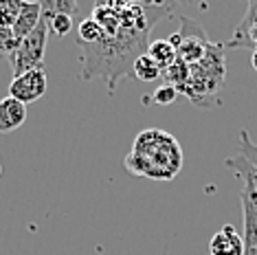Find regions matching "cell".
<instances>
[{"mask_svg":"<svg viewBox=\"0 0 257 255\" xmlns=\"http://www.w3.org/2000/svg\"><path fill=\"white\" fill-rule=\"evenodd\" d=\"M121 29L103 36L97 44H77L79 79H106L110 92L116 82L132 73L134 62L148 53V36L163 18L174 11L169 3H116Z\"/></svg>","mask_w":257,"mask_h":255,"instance_id":"cell-1","label":"cell"},{"mask_svg":"<svg viewBox=\"0 0 257 255\" xmlns=\"http://www.w3.org/2000/svg\"><path fill=\"white\" fill-rule=\"evenodd\" d=\"M183 167V150L176 137L161 128L143 130L134 139L130 154L125 156V170L134 176L152 181H172Z\"/></svg>","mask_w":257,"mask_h":255,"instance_id":"cell-2","label":"cell"},{"mask_svg":"<svg viewBox=\"0 0 257 255\" xmlns=\"http://www.w3.org/2000/svg\"><path fill=\"white\" fill-rule=\"evenodd\" d=\"M226 77V62H224V44H211L207 55L198 64L189 66V79L178 95H185L198 108H213L220 106L218 90L224 86Z\"/></svg>","mask_w":257,"mask_h":255,"instance_id":"cell-3","label":"cell"},{"mask_svg":"<svg viewBox=\"0 0 257 255\" xmlns=\"http://www.w3.org/2000/svg\"><path fill=\"white\" fill-rule=\"evenodd\" d=\"M49 33H51L49 22H46V18H42L40 25L33 29V33H29L25 40H20L18 49L9 57L14 77H20V75L33 71V68H44V53H46Z\"/></svg>","mask_w":257,"mask_h":255,"instance_id":"cell-4","label":"cell"},{"mask_svg":"<svg viewBox=\"0 0 257 255\" xmlns=\"http://www.w3.org/2000/svg\"><path fill=\"white\" fill-rule=\"evenodd\" d=\"M169 42L176 46L178 60H183L187 66H194L207 55L209 46L213 42L204 33V29L191 18H180V29L169 38Z\"/></svg>","mask_w":257,"mask_h":255,"instance_id":"cell-5","label":"cell"},{"mask_svg":"<svg viewBox=\"0 0 257 255\" xmlns=\"http://www.w3.org/2000/svg\"><path fill=\"white\" fill-rule=\"evenodd\" d=\"M239 205L244 213V255H257V191L248 181H242L239 189Z\"/></svg>","mask_w":257,"mask_h":255,"instance_id":"cell-6","label":"cell"},{"mask_svg":"<svg viewBox=\"0 0 257 255\" xmlns=\"http://www.w3.org/2000/svg\"><path fill=\"white\" fill-rule=\"evenodd\" d=\"M44 92H46V71L44 68H33V71L20 75V77H14L9 84V97H14L16 101L25 103V106L38 101Z\"/></svg>","mask_w":257,"mask_h":255,"instance_id":"cell-7","label":"cell"},{"mask_svg":"<svg viewBox=\"0 0 257 255\" xmlns=\"http://www.w3.org/2000/svg\"><path fill=\"white\" fill-rule=\"evenodd\" d=\"M209 255H244V242L233 224H224L209 242Z\"/></svg>","mask_w":257,"mask_h":255,"instance_id":"cell-8","label":"cell"},{"mask_svg":"<svg viewBox=\"0 0 257 255\" xmlns=\"http://www.w3.org/2000/svg\"><path fill=\"white\" fill-rule=\"evenodd\" d=\"M27 121V106L14 97L0 99V132H14Z\"/></svg>","mask_w":257,"mask_h":255,"instance_id":"cell-9","label":"cell"},{"mask_svg":"<svg viewBox=\"0 0 257 255\" xmlns=\"http://www.w3.org/2000/svg\"><path fill=\"white\" fill-rule=\"evenodd\" d=\"M40 20H42V5L40 3H25L18 20H16L14 27H11V31H14V36L18 40H25L29 33H33V29L40 25Z\"/></svg>","mask_w":257,"mask_h":255,"instance_id":"cell-10","label":"cell"},{"mask_svg":"<svg viewBox=\"0 0 257 255\" xmlns=\"http://www.w3.org/2000/svg\"><path fill=\"white\" fill-rule=\"evenodd\" d=\"M148 55L152 57V62H154L156 66L161 68V71L169 68L174 62L178 60V55H176V46L169 42V40H154V42H150V46H148Z\"/></svg>","mask_w":257,"mask_h":255,"instance_id":"cell-11","label":"cell"},{"mask_svg":"<svg viewBox=\"0 0 257 255\" xmlns=\"http://www.w3.org/2000/svg\"><path fill=\"white\" fill-rule=\"evenodd\" d=\"M224 165L237 174L239 181H248L250 185H253V189L257 191V167L250 165L244 156H239V154L237 156H229V159L224 161Z\"/></svg>","mask_w":257,"mask_h":255,"instance_id":"cell-12","label":"cell"},{"mask_svg":"<svg viewBox=\"0 0 257 255\" xmlns=\"http://www.w3.org/2000/svg\"><path fill=\"white\" fill-rule=\"evenodd\" d=\"M130 75L132 77H137V79H141V82H154V79L163 77V71L156 66L154 62H152V57L145 53V55H141L137 62H134Z\"/></svg>","mask_w":257,"mask_h":255,"instance_id":"cell-13","label":"cell"},{"mask_svg":"<svg viewBox=\"0 0 257 255\" xmlns=\"http://www.w3.org/2000/svg\"><path fill=\"white\" fill-rule=\"evenodd\" d=\"M103 36H106V33H103V29L99 27L92 18H86V20H81L79 27H77V38H75V44H97Z\"/></svg>","mask_w":257,"mask_h":255,"instance_id":"cell-14","label":"cell"},{"mask_svg":"<svg viewBox=\"0 0 257 255\" xmlns=\"http://www.w3.org/2000/svg\"><path fill=\"white\" fill-rule=\"evenodd\" d=\"M163 77H165V84L167 86H174V88H183L189 79V66L183 62V60H176L169 68L163 71Z\"/></svg>","mask_w":257,"mask_h":255,"instance_id":"cell-15","label":"cell"},{"mask_svg":"<svg viewBox=\"0 0 257 255\" xmlns=\"http://www.w3.org/2000/svg\"><path fill=\"white\" fill-rule=\"evenodd\" d=\"M42 5V16L44 18H51V16H57V14H64V16H73L77 14L79 5L75 0H44Z\"/></svg>","mask_w":257,"mask_h":255,"instance_id":"cell-16","label":"cell"},{"mask_svg":"<svg viewBox=\"0 0 257 255\" xmlns=\"http://www.w3.org/2000/svg\"><path fill=\"white\" fill-rule=\"evenodd\" d=\"M22 0H0V27L11 29L22 11Z\"/></svg>","mask_w":257,"mask_h":255,"instance_id":"cell-17","label":"cell"},{"mask_svg":"<svg viewBox=\"0 0 257 255\" xmlns=\"http://www.w3.org/2000/svg\"><path fill=\"white\" fill-rule=\"evenodd\" d=\"M44 18V16H42ZM46 22H49V31L55 33L57 38H64L71 33L73 29V18L71 16H64V14H57V16H51V18H46Z\"/></svg>","mask_w":257,"mask_h":255,"instance_id":"cell-18","label":"cell"},{"mask_svg":"<svg viewBox=\"0 0 257 255\" xmlns=\"http://www.w3.org/2000/svg\"><path fill=\"white\" fill-rule=\"evenodd\" d=\"M20 40L14 36V31L7 27H0V57H11L18 49Z\"/></svg>","mask_w":257,"mask_h":255,"instance_id":"cell-19","label":"cell"},{"mask_svg":"<svg viewBox=\"0 0 257 255\" xmlns=\"http://www.w3.org/2000/svg\"><path fill=\"white\" fill-rule=\"evenodd\" d=\"M239 156H244L250 165L257 167V143L250 141L246 130H239Z\"/></svg>","mask_w":257,"mask_h":255,"instance_id":"cell-20","label":"cell"},{"mask_svg":"<svg viewBox=\"0 0 257 255\" xmlns=\"http://www.w3.org/2000/svg\"><path fill=\"white\" fill-rule=\"evenodd\" d=\"M178 97V90L174 88V86H167L163 84L159 88L154 90V95H152V101L156 103V106H169V103H174Z\"/></svg>","mask_w":257,"mask_h":255,"instance_id":"cell-21","label":"cell"},{"mask_svg":"<svg viewBox=\"0 0 257 255\" xmlns=\"http://www.w3.org/2000/svg\"><path fill=\"white\" fill-rule=\"evenodd\" d=\"M257 27V0H250L248 7H246V14H244V18L239 20V25L235 27V31L233 33H244L248 31V29Z\"/></svg>","mask_w":257,"mask_h":255,"instance_id":"cell-22","label":"cell"},{"mask_svg":"<svg viewBox=\"0 0 257 255\" xmlns=\"http://www.w3.org/2000/svg\"><path fill=\"white\" fill-rule=\"evenodd\" d=\"M250 64H253V68H255V71H257V51H255V53H253V55H250Z\"/></svg>","mask_w":257,"mask_h":255,"instance_id":"cell-23","label":"cell"},{"mask_svg":"<svg viewBox=\"0 0 257 255\" xmlns=\"http://www.w3.org/2000/svg\"><path fill=\"white\" fill-rule=\"evenodd\" d=\"M0 174H3V165H0Z\"/></svg>","mask_w":257,"mask_h":255,"instance_id":"cell-24","label":"cell"}]
</instances>
